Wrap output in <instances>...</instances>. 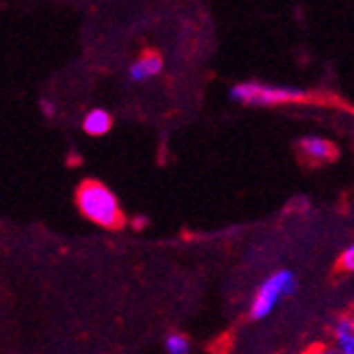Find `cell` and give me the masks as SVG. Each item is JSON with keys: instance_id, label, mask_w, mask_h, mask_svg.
Segmentation results:
<instances>
[{"instance_id": "obj_1", "label": "cell", "mask_w": 354, "mask_h": 354, "mask_svg": "<svg viewBox=\"0 0 354 354\" xmlns=\"http://www.w3.org/2000/svg\"><path fill=\"white\" fill-rule=\"evenodd\" d=\"M76 201H78V207L82 214L88 221H93L102 227L113 229V227H119L123 221L115 192L100 182H93V180L84 182L76 192Z\"/></svg>"}, {"instance_id": "obj_2", "label": "cell", "mask_w": 354, "mask_h": 354, "mask_svg": "<svg viewBox=\"0 0 354 354\" xmlns=\"http://www.w3.org/2000/svg\"><path fill=\"white\" fill-rule=\"evenodd\" d=\"M232 100L246 104V106H279L288 102L305 100L307 91L296 86H277V84H263V82H238L229 88Z\"/></svg>"}, {"instance_id": "obj_3", "label": "cell", "mask_w": 354, "mask_h": 354, "mask_svg": "<svg viewBox=\"0 0 354 354\" xmlns=\"http://www.w3.org/2000/svg\"><path fill=\"white\" fill-rule=\"evenodd\" d=\"M296 292V277L292 270H277L261 286L257 288L253 303H251V317L253 320H263L268 317L283 298H288Z\"/></svg>"}, {"instance_id": "obj_4", "label": "cell", "mask_w": 354, "mask_h": 354, "mask_svg": "<svg viewBox=\"0 0 354 354\" xmlns=\"http://www.w3.org/2000/svg\"><path fill=\"white\" fill-rule=\"evenodd\" d=\"M298 151L305 160H309L313 165H326L337 158V147H335L328 138L317 136V134H309V136L300 138Z\"/></svg>"}, {"instance_id": "obj_5", "label": "cell", "mask_w": 354, "mask_h": 354, "mask_svg": "<svg viewBox=\"0 0 354 354\" xmlns=\"http://www.w3.org/2000/svg\"><path fill=\"white\" fill-rule=\"evenodd\" d=\"M165 69V61L160 59V55H153V52H147V55L143 57H138L130 69H128V74H130V80L132 82H147V80H153L158 74H160Z\"/></svg>"}, {"instance_id": "obj_6", "label": "cell", "mask_w": 354, "mask_h": 354, "mask_svg": "<svg viewBox=\"0 0 354 354\" xmlns=\"http://www.w3.org/2000/svg\"><path fill=\"white\" fill-rule=\"evenodd\" d=\"M330 342L339 348L342 354H354V313L342 315L335 320Z\"/></svg>"}, {"instance_id": "obj_7", "label": "cell", "mask_w": 354, "mask_h": 354, "mask_svg": "<svg viewBox=\"0 0 354 354\" xmlns=\"http://www.w3.org/2000/svg\"><path fill=\"white\" fill-rule=\"evenodd\" d=\"M113 126V117L106 113L104 109H93L88 111L82 119V130L88 134V136H102L111 130Z\"/></svg>"}, {"instance_id": "obj_8", "label": "cell", "mask_w": 354, "mask_h": 354, "mask_svg": "<svg viewBox=\"0 0 354 354\" xmlns=\"http://www.w3.org/2000/svg\"><path fill=\"white\" fill-rule=\"evenodd\" d=\"M167 354H190V342L180 333H171L165 339Z\"/></svg>"}, {"instance_id": "obj_9", "label": "cell", "mask_w": 354, "mask_h": 354, "mask_svg": "<svg viewBox=\"0 0 354 354\" xmlns=\"http://www.w3.org/2000/svg\"><path fill=\"white\" fill-rule=\"evenodd\" d=\"M339 268L346 272H354V242L339 255Z\"/></svg>"}, {"instance_id": "obj_10", "label": "cell", "mask_w": 354, "mask_h": 354, "mask_svg": "<svg viewBox=\"0 0 354 354\" xmlns=\"http://www.w3.org/2000/svg\"><path fill=\"white\" fill-rule=\"evenodd\" d=\"M307 354H342V352H339V348L335 346L333 342H328V344H317V346H313Z\"/></svg>"}, {"instance_id": "obj_11", "label": "cell", "mask_w": 354, "mask_h": 354, "mask_svg": "<svg viewBox=\"0 0 354 354\" xmlns=\"http://www.w3.org/2000/svg\"><path fill=\"white\" fill-rule=\"evenodd\" d=\"M39 109H41L44 117H55L57 115V104L52 102V100H48V97L39 100Z\"/></svg>"}, {"instance_id": "obj_12", "label": "cell", "mask_w": 354, "mask_h": 354, "mask_svg": "<svg viewBox=\"0 0 354 354\" xmlns=\"http://www.w3.org/2000/svg\"><path fill=\"white\" fill-rule=\"evenodd\" d=\"M132 227L136 229V232H140L143 227H147V218L145 216H134L132 218Z\"/></svg>"}]
</instances>
